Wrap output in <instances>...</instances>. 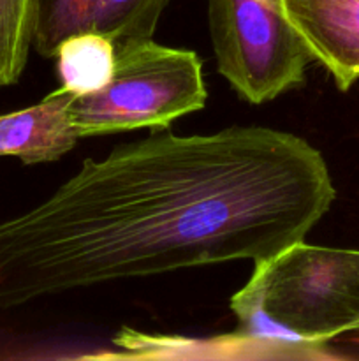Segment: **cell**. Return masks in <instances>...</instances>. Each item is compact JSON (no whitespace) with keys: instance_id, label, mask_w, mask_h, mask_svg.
I'll use <instances>...</instances> for the list:
<instances>
[{"instance_id":"ba28073f","label":"cell","mask_w":359,"mask_h":361,"mask_svg":"<svg viewBox=\"0 0 359 361\" xmlns=\"http://www.w3.org/2000/svg\"><path fill=\"white\" fill-rule=\"evenodd\" d=\"M55 59L62 90L73 95L92 94L113 78L116 44L97 32H80L60 42Z\"/></svg>"},{"instance_id":"52a82bcc","label":"cell","mask_w":359,"mask_h":361,"mask_svg":"<svg viewBox=\"0 0 359 361\" xmlns=\"http://www.w3.org/2000/svg\"><path fill=\"white\" fill-rule=\"evenodd\" d=\"M73 94L58 90L39 104L0 115V157H16L25 166L58 161L80 140L69 116Z\"/></svg>"},{"instance_id":"5b68a950","label":"cell","mask_w":359,"mask_h":361,"mask_svg":"<svg viewBox=\"0 0 359 361\" xmlns=\"http://www.w3.org/2000/svg\"><path fill=\"white\" fill-rule=\"evenodd\" d=\"M168 0H42L34 35L35 51L55 56L63 39L97 32L115 44L151 39Z\"/></svg>"},{"instance_id":"7a4b0ae2","label":"cell","mask_w":359,"mask_h":361,"mask_svg":"<svg viewBox=\"0 0 359 361\" xmlns=\"http://www.w3.org/2000/svg\"><path fill=\"white\" fill-rule=\"evenodd\" d=\"M241 337L317 348L359 330V250L291 243L253 263L231 298Z\"/></svg>"},{"instance_id":"9c48e42d","label":"cell","mask_w":359,"mask_h":361,"mask_svg":"<svg viewBox=\"0 0 359 361\" xmlns=\"http://www.w3.org/2000/svg\"><path fill=\"white\" fill-rule=\"evenodd\" d=\"M42 0H0V88L18 83L34 46Z\"/></svg>"},{"instance_id":"8992f818","label":"cell","mask_w":359,"mask_h":361,"mask_svg":"<svg viewBox=\"0 0 359 361\" xmlns=\"http://www.w3.org/2000/svg\"><path fill=\"white\" fill-rule=\"evenodd\" d=\"M312 60L341 92L359 81V0H280Z\"/></svg>"},{"instance_id":"3957f363","label":"cell","mask_w":359,"mask_h":361,"mask_svg":"<svg viewBox=\"0 0 359 361\" xmlns=\"http://www.w3.org/2000/svg\"><path fill=\"white\" fill-rule=\"evenodd\" d=\"M208 101L203 62L196 51L153 39L116 44L115 73L104 88L73 95L69 116L80 137L134 129H165Z\"/></svg>"},{"instance_id":"277c9868","label":"cell","mask_w":359,"mask_h":361,"mask_svg":"<svg viewBox=\"0 0 359 361\" xmlns=\"http://www.w3.org/2000/svg\"><path fill=\"white\" fill-rule=\"evenodd\" d=\"M208 25L218 73L246 102L273 101L305 81L312 56L280 0H208Z\"/></svg>"},{"instance_id":"6da1fadb","label":"cell","mask_w":359,"mask_h":361,"mask_svg":"<svg viewBox=\"0 0 359 361\" xmlns=\"http://www.w3.org/2000/svg\"><path fill=\"white\" fill-rule=\"evenodd\" d=\"M334 197L322 154L271 127L118 145L0 222V309L123 279L256 263L305 240Z\"/></svg>"}]
</instances>
